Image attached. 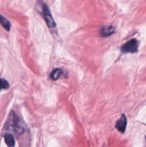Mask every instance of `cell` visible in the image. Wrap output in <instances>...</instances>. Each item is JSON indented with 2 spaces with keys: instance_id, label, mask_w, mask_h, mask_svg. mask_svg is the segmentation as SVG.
I'll list each match as a JSON object with an SVG mask.
<instances>
[{
  "instance_id": "6da1fadb",
  "label": "cell",
  "mask_w": 146,
  "mask_h": 147,
  "mask_svg": "<svg viewBox=\"0 0 146 147\" xmlns=\"http://www.w3.org/2000/svg\"><path fill=\"white\" fill-rule=\"evenodd\" d=\"M7 124L10 128L13 129L12 131H14L18 135L21 134L27 130V128H26L25 125L23 123L21 119L14 114H12V116L9 119V121Z\"/></svg>"
},
{
  "instance_id": "7a4b0ae2",
  "label": "cell",
  "mask_w": 146,
  "mask_h": 147,
  "mask_svg": "<svg viewBox=\"0 0 146 147\" xmlns=\"http://www.w3.org/2000/svg\"><path fill=\"white\" fill-rule=\"evenodd\" d=\"M42 14L43 16V18L45 20L46 24H47L50 29H54L56 27V23L54 22L53 17L52 16L51 11L49 9L48 6L45 3L42 4Z\"/></svg>"
},
{
  "instance_id": "3957f363",
  "label": "cell",
  "mask_w": 146,
  "mask_h": 147,
  "mask_svg": "<svg viewBox=\"0 0 146 147\" xmlns=\"http://www.w3.org/2000/svg\"><path fill=\"white\" fill-rule=\"evenodd\" d=\"M139 42L135 39L130 40L121 47V51L125 53H135L137 52Z\"/></svg>"
},
{
  "instance_id": "277c9868",
  "label": "cell",
  "mask_w": 146,
  "mask_h": 147,
  "mask_svg": "<svg viewBox=\"0 0 146 147\" xmlns=\"http://www.w3.org/2000/svg\"><path fill=\"white\" fill-rule=\"evenodd\" d=\"M126 126H127V119L125 115H122L121 118L119 119L116 123V129L121 133H124L125 131Z\"/></svg>"
},
{
  "instance_id": "5b68a950",
  "label": "cell",
  "mask_w": 146,
  "mask_h": 147,
  "mask_svg": "<svg viewBox=\"0 0 146 147\" xmlns=\"http://www.w3.org/2000/svg\"><path fill=\"white\" fill-rule=\"evenodd\" d=\"M115 32V28L113 26H104L100 29V34L102 37H109Z\"/></svg>"
},
{
  "instance_id": "8992f818",
  "label": "cell",
  "mask_w": 146,
  "mask_h": 147,
  "mask_svg": "<svg viewBox=\"0 0 146 147\" xmlns=\"http://www.w3.org/2000/svg\"><path fill=\"white\" fill-rule=\"evenodd\" d=\"M63 71L62 69L60 68H56L54 70H52V72L50 74V78H51L52 80H58L60 77L63 75Z\"/></svg>"
},
{
  "instance_id": "52a82bcc",
  "label": "cell",
  "mask_w": 146,
  "mask_h": 147,
  "mask_svg": "<svg viewBox=\"0 0 146 147\" xmlns=\"http://www.w3.org/2000/svg\"><path fill=\"white\" fill-rule=\"evenodd\" d=\"M0 24L7 31H9L11 29V24H10L9 21L1 14H0Z\"/></svg>"
},
{
  "instance_id": "ba28073f",
  "label": "cell",
  "mask_w": 146,
  "mask_h": 147,
  "mask_svg": "<svg viewBox=\"0 0 146 147\" xmlns=\"http://www.w3.org/2000/svg\"><path fill=\"white\" fill-rule=\"evenodd\" d=\"M4 141H5L6 144L8 145L9 146H14L15 145V139L14 137L10 134H7L4 135Z\"/></svg>"
},
{
  "instance_id": "9c48e42d",
  "label": "cell",
  "mask_w": 146,
  "mask_h": 147,
  "mask_svg": "<svg viewBox=\"0 0 146 147\" xmlns=\"http://www.w3.org/2000/svg\"><path fill=\"white\" fill-rule=\"evenodd\" d=\"M9 87V83L4 79L0 78V90L1 89H7Z\"/></svg>"
},
{
  "instance_id": "30bf717a",
  "label": "cell",
  "mask_w": 146,
  "mask_h": 147,
  "mask_svg": "<svg viewBox=\"0 0 146 147\" xmlns=\"http://www.w3.org/2000/svg\"><path fill=\"white\" fill-rule=\"evenodd\" d=\"M145 139H146V137H145Z\"/></svg>"
}]
</instances>
